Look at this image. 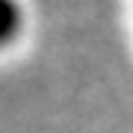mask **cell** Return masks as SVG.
I'll list each match as a JSON object with an SVG mask.
<instances>
[{"label": "cell", "instance_id": "obj_1", "mask_svg": "<svg viewBox=\"0 0 133 133\" xmlns=\"http://www.w3.org/2000/svg\"><path fill=\"white\" fill-rule=\"evenodd\" d=\"M22 31V6L19 0H0V46L12 43Z\"/></svg>", "mask_w": 133, "mask_h": 133}]
</instances>
